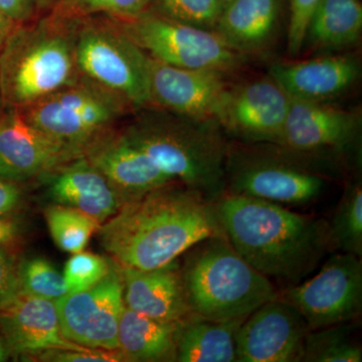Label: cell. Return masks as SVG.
<instances>
[{
	"label": "cell",
	"mask_w": 362,
	"mask_h": 362,
	"mask_svg": "<svg viewBox=\"0 0 362 362\" xmlns=\"http://www.w3.org/2000/svg\"><path fill=\"white\" fill-rule=\"evenodd\" d=\"M358 75V63L350 56L277 63L270 69V77L290 97L313 102H324L341 94Z\"/></svg>",
	"instance_id": "21"
},
{
	"label": "cell",
	"mask_w": 362,
	"mask_h": 362,
	"mask_svg": "<svg viewBox=\"0 0 362 362\" xmlns=\"http://www.w3.org/2000/svg\"><path fill=\"white\" fill-rule=\"evenodd\" d=\"M328 233L332 251L362 256V187L356 180L345 188L332 218Z\"/></svg>",
	"instance_id": "26"
},
{
	"label": "cell",
	"mask_w": 362,
	"mask_h": 362,
	"mask_svg": "<svg viewBox=\"0 0 362 362\" xmlns=\"http://www.w3.org/2000/svg\"><path fill=\"white\" fill-rule=\"evenodd\" d=\"M23 194L14 181L0 177V218L11 216L21 206Z\"/></svg>",
	"instance_id": "36"
},
{
	"label": "cell",
	"mask_w": 362,
	"mask_h": 362,
	"mask_svg": "<svg viewBox=\"0 0 362 362\" xmlns=\"http://www.w3.org/2000/svg\"><path fill=\"white\" fill-rule=\"evenodd\" d=\"M20 263L8 247H0V308L21 294Z\"/></svg>",
	"instance_id": "35"
},
{
	"label": "cell",
	"mask_w": 362,
	"mask_h": 362,
	"mask_svg": "<svg viewBox=\"0 0 362 362\" xmlns=\"http://www.w3.org/2000/svg\"><path fill=\"white\" fill-rule=\"evenodd\" d=\"M221 75L216 71L178 68L149 57L151 103L197 122L221 121L230 92Z\"/></svg>",
	"instance_id": "13"
},
{
	"label": "cell",
	"mask_w": 362,
	"mask_h": 362,
	"mask_svg": "<svg viewBox=\"0 0 362 362\" xmlns=\"http://www.w3.org/2000/svg\"><path fill=\"white\" fill-rule=\"evenodd\" d=\"M110 20L147 56L168 65L223 74L237 69L244 59V54L214 30L180 23L154 11Z\"/></svg>",
	"instance_id": "8"
},
{
	"label": "cell",
	"mask_w": 362,
	"mask_h": 362,
	"mask_svg": "<svg viewBox=\"0 0 362 362\" xmlns=\"http://www.w3.org/2000/svg\"><path fill=\"white\" fill-rule=\"evenodd\" d=\"M287 301L304 317L310 330L351 322L362 311V263L337 252L308 280L287 288Z\"/></svg>",
	"instance_id": "9"
},
{
	"label": "cell",
	"mask_w": 362,
	"mask_h": 362,
	"mask_svg": "<svg viewBox=\"0 0 362 362\" xmlns=\"http://www.w3.org/2000/svg\"><path fill=\"white\" fill-rule=\"evenodd\" d=\"M180 325L149 318L125 305L119 321V349L126 361H176Z\"/></svg>",
	"instance_id": "23"
},
{
	"label": "cell",
	"mask_w": 362,
	"mask_h": 362,
	"mask_svg": "<svg viewBox=\"0 0 362 362\" xmlns=\"http://www.w3.org/2000/svg\"><path fill=\"white\" fill-rule=\"evenodd\" d=\"M183 119L144 116L123 133L164 173L216 202L226 194L228 149L216 131Z\"/></svg>",
	"instance_id": "4"
},
{
	"label": "cell",
	"mask_w": 362,
	"mask_h": 362,
	"mask_svg": "<svg viewBox=\"0 0 362 362\" xmlns=\"http://www.w3.org/2000/svg\"><path fill=\"white\" fill-rule=\"evenodd\" d=\"M358 125L351 112L291 97L278 144L299 154L342 151L354 143Z\"/></svg>",
	"instance_id": "15"
},
{
	"label": "cell",
	"mask_w": 362,
	"mask_h": 362,
	"mask_svg": "<svg viewBox=\"0 0 362 362\" xmlns=\"http://www.w3.org/2000/svg\"><path fill=\"white\" fill-rule=\"evenodd\" d=\"M83 156L103 173L123 204L176 181L113 128L90 142Z\"/></svg>",
	"instance_id": "16"
},
{
	"label": "cell",
	"mask_w": 362,
	"mask_h": 362,
	"mask_svg": "<svg viewBox=\"0 0 362 362\" xmlns=\"http://www.w3.org/2000/svg\"><path fill=\"white\" fill-rule=\"evenodd\" d=\"M151 0H78L71 18L104 13L112 18H132L147 11Z\"/></svg>",
	"instance_id": "32"
},
{
	"label": "cell",
	"mask_w": 362,
	"mask_h": 362,
	"mask_svg": "<svg viewBox=\"0 0 362 362\" xmlns=\"http://www.w3.org/2000/svg\"><path fill=\"white\" fill-rule=\"evenodd\" d=\"M47 228L54 244L62 251L83 252L101 223L73 207L52 204L45 209Z\"/></svg>",
	"instance_id": "28"
},
{
	"label": "cell",
	"mask_w": 362,
	"mask_h": 362,
	"mask_svg": "<svg viewBox=\"0 0 362 362\" xmlns=\"http://www.w3.org/2000/svg\"><path fill=\"white\" fill-rule=\"evenodd\" d=\"M113 268L108 259L93 252H76L66 263L64 279L69 293L85 291L94 287Z\"/></svg>",
	"instance_id": "31"
},
{
	"label": "cell",
	"mask_w": 362,
	"mask_h": 362,
	"mask_svg": "<svg viewBox=\"0 0 362 362\" xmlns=\"http://www.w3.org/2000/svg\"><path fill=\"white\" fill-rule=\"evenodd\" d=\"M180 269L190 310L209 320H245L278 296L272 281L243 258L226 235H214L188 251Z\"/></svg>",
	"instance_id": "3"
},
{
	"label": "cell",
	"mask_w": 362,
	"mask_h": 362,
	"mask_svg": "<svg viewBox=\"0 0 362 362\" xmlns=\"http://www.w3.org/2000/svg\"><path fill=\"white\" fill-rule=\"evenodd\" d=\"M54 1H58V0H33L35 8L40 9L45 8V7L51 6Z\"/></svg>",
	"instance_id": "42"
},
{
	"label": "cell",
	"mask_w": 362,
	"mask_h": 362,
	"mask_svg": "<svg viewBox=\"0 0 362 362\" xmlns=\"http://www.w3.org/2000/svg\"><path fill=\"white\" fill-rule=\"evenodd\" d=\"M120 267V266H119ZM126 306L162 322L182 324L194 315L175 262L153 270L120 267Z\"/></svg>",
	"instance_id": "19"
},
{
	"label": "cell",
	"mask_w": 362,
	"mask_h": 362,
	"mask_svg": "<svg viewBox=\"0 0 362 362\" xmlns=\"http://www.w3.org/2000/svg\"><path fill=\"white\" fill-rule=\"evenodd\" d=\"M33 361L52 362H114L126 361L122 352L119 349L106 350L98 349H54L47 350L33 357Z\"/></svg>",
	"instance_id": "34"
},
{
	"label": "cell",
	"mask_w": 362,
	"mask_h": 362,
	"mask_svg": "<svg viewBox=\"0 0 362 362\" xmlns=\"http://www.w3.org/2000/svg\"><path fill=\"white\" fill-rule=\"evenodd\" d=\"M349 323L309 331L305 338L302 361H362L361 345L354 337V327Z\"/></svg>",
	"instance_id": "27"
},
{
	"label": "cell",
	"mask_w": 362,
	"mask_h": 362,
	"mask_svg": "<svg viewBox=\"0 0 362 362\" xmlns=\"http://www.w3.org/2000/svg\"><path fill=\"white\" fill-rule=\"evenodd\" d=\"M54 303L66 339L89 349H119V321L125 306L119 265L94 287L66 293Z\"/></svg>",
	"instance_id": "11"
},
{
	"label": "cell",
	"mask_w": 362,
	"mask_h": 362,
	"mask_svg": "<svg viewBox=\"0 0 362 362\" xmlns=\"http://www.w3.org/2000/svg\"><path fill=\"white\" fill-rule=\"evenodd\" d=\"M20 221L11 216L0 218V247H8L20 237Z\"/></svg>",
	"instance_id": "38"
},
{
	"label": "cell",
	"mask_w": 362,
	"mask_h": 362,
	"mask_svg": "<svg viewBox=\"0 0 362 362\" xmlns=\"http://www.w3.org/2000/svg\"><path fill=\"white\" fill-rule=\"evenodd\" d=\"M11 356V350H9L6 340H4V337H2L1 333H0V362L6 361Z\"/></svg>",
	"instance_id": "41"
},
{
	"label": "cell",
	"mask_w": 362,
	"mask_h": 362,
	"mask_svg": "<svg viewBox=\"0 0 362 362\" xmlns=\"http://www.w3.org/2000/svg\"><path fill=\"white\" fill-rule=\"evenodd\" d=\"M319 0H289L290 20L288 30V52L297 56L306 37L307 26Z\"/></svg>",
	"instance_id": "33"
},
{
	"label": "cell",
	"mask_w": 362,
	"mask_h": 362,
	"mask_svg": "<svg viewBox=\"0 0 362 362\" xmlns=\"http://www.w3.org/2000/svg\"><path fill=\"white\" fill-rule=\"evenodd\" d=\"M280 0H233L221 13L214 32L242 52L259 49L270 40Z\"/></svg>",
	"instance_id": "22"
},
{
	"label": "cell",
	"mask_w": 362,
	"mask_h": 362,
	"mask_svg": "<svg viewBox=\"0 0 362 362\" xmlns=\"http://www.w3.org/2000/svg\"><path fill=\"white\" fill-rule=\"evenodd\" d=\"M70 18L51 20L18 30L1 65L4 100L13 109L25 108L81 77Z\"/></svg>",
	"instance_id": "5"
},
{
	"label": "cell",
	"mask_w": 362,
	"mask_h": 362,
	"mask_svg": "<svg viewBox=\"0 0 362 362\" xmlns=\"http://www.w3.org/2000/svg\"><path fill=\"white\" fill-rule=\"evenodd\" d=\"M49 173L52 201L78 209L101 225L123 204L115 188L85 156L71 159Z\"/></svg>",
	"instance_id": "20"
},
{
	"label": "cell",
	"mask_w": 362,
	"mask_h": 362,
	"mask_svg": "<svg viewBox=\"0 0 362 362\" xmlns=\"http://www.w3.org/2000/svg\"><path fill=\"white\" fill-rule=\"evenodd\" d=\"M0 333L11 354L30 361L47 350H84L62 334L56 303L21 293L0 308Z\"/></svg>",
	"instance_id": "17"
},
{
	"label": "cell",
	"mask_w": 362,
	"mask_h": 362,
	"mask_svg": "<svg viewBox=\"0 0 362 362\" xmlns=\"http://www.w3.org/2000/svg\"><path fill=\"white\" fill-rule=\"evenodd\" d=\"M0 11L11 23H23L32 18L35 6L33 0H0Z\"/></svg>",
	"instance_id": "37"
},
{
	"label": "cell",
	"mask_w": 362,
	"mask_h": 362,
	"mask_svg": "<svg viewBox=\"0 0 362 362\" xmlns=\"http://www.w3.org/2000/svg\"><path fill=\"white\" fill-rule=\"evenodd\" d=\"M78 156L28 122L18 109L0 116V177L30 180Z\"/></svg>",
	"instance_id": "14"
},
{
	"label": "cell",
	"mask_w": 362,
	"mask_h": 362,
	"mask_svg": "<svg viewBox=\"0 0 362 362\" xmlns=\"http://www.w3.org/2000/svg\"><path fill=\"white\" fill-rule=\"evenodd\" d=\"M81 75L116 93L133 107L151 103L149 57L111 20L74 25Z\"/></svg>",
	"instance_id": "7"
},
{
	"label": "cell",
	"mask_w": 362,
	"mask_h": 362,
	"mask_svg": "<svg viewBox=\"0 0 362 362\" xmlns=\"http://www.w3.org/2000/svg\"><path fill=\"white\" fill-rule=\"evenodd\" d=\"M221 1H223V6H226V4H230V2L233 1V0H221ZM223 8H225V7H223Z\"/></svg>",
	"instance_id": "43"
},
{
	"label": "cell",
	"mask_w": 362,
	"mask_h": 362,
	"mask_svg": "<svg viewBox=\"0 0 362 362\" xmlns=\"http://www.w3.org/2000/svg\"><path fill=\"white\" fill-rule=\"evenodd\" d=\"M309 331L301 313L278 295L252 312L240 326L235 337L237 361H302Z\"/></svg>",
	"instance_id": "12"
},
{
	"label": "cell",
	"mask_w": 362,
	"mask_h": 362,
	"mask_svg": "<svg viewBox=\"0 0 362 362\" xmlns=\"http://www.w3.org/2000/svg\"><path fill=\"white\" fill-rule=\"evenodd\" d=\"M216 206L223 232L235 251L286 289L304 281L332 251L328 223L322 218L226 192Z\"/></svg>",
	"instance_id": "2"
},
{
	"label": "cell",
	"mask_w": 362,
	"mask_h": 362,
	"mask_svg": "<svg viewBox=\"0 0 362 362\" xmlns=\"http://www.w3.org/2000/svg\"><path fill=\"white\" fill-rule=\"evenodd\" d=\"M326 180L295 162L254 154L226 159V194L245 195L290 206H306L322 195Z\"/></svg>",
	"instance_id": "10"
},
{
	"label": "cell",
	"mask_w": 362,
	"mask_h": 362,
	"mask_svg": "<svg viewBox=\"0 0 362 362\" xmlns=\"http://www.w3.org/2000/svg\"><path fill=\"white\" fill-rule=\"evenodd\" d=\"M11 21L7 20L6 16L0 11V40L6 37L7 33H8L9 28H11Z\"/></svg>",
	"instance_id": "40"
},
{
	"label": "cell",
	"mask_w": 362,
	"mask_h": 362,
	"mask_svg": "<svg viewBox=\"0 0 362 362\" xmlns=\"http://www.w3.org/2000/svg\"><path fill=\"white\" fill-rule=\"evenodd\" d=\"M290 100L273 78L255 81L228 92L221 122L247 139L278 143Z\"/></svg>",
	"instance_id": "18"
},
{
	"label": "cell",
	"mask_w": 362,
	"mask_h": 362,
	"mask_svg": "<svg viewBox=\"0 0 362 362\" xmlns=\"http://www.w3.org/2000/svg\"><path fill=\"white\" fill-rule=\"evenodd\" d=\"M125 99L81 75L75 82L18 110L78 156L132 109Z\"/></svg>",
	"instance_id": "6"
},
{
	"label": "cell",
	"mask_w": 362,
	"mask_h": 362,
	"mask_svg": "<svg viewBox=\"0 0 362 362\" xmlns=\"http://www.w3.org/2000/svg\"><path fill=\"white\" fill-rule=\"evenodd\" d=\"M361 30L359 0H319L309 20L305 40L323 49H337L356 42Z\"/></svg>",
	"instance_id": "25"
},
{
	"label": "cell",
	"mask_w": 362,
	"mask_h": 362,
	"mask_svg": "<svg viewBox=\"0 0 362 362\" xmlns=\"http://www.w3.org/2000/svg\"><path fill=\"white\" fill-rule=\"evenodd\" d=\"M244 321H216L192 315L178 327L176 361H237L235 337Z\"/></svg>",
	"instance_id": "24"
},
{
	"label": "cell",
	"mask_w": 362,
	"mask_h": 362,
	"mask_svg": "<svg viewBox=\"0 0 362 362\" xmlns=\"http://www.w3.org/2000/svg\"><path fill=\"white\" fill-rule=\"evenodd\" d=\"M21 293L56 301L68 292L63 274L42 257L25 259L18 267Z\"/></svg>",
	"instance_id": "29"
},
{
	"label": "cell",
	"mask_w": 362,
	"mask_h": 362,
	"mask_svg": "<svg viewBox=\"0 0 362 362\" xmlns=\"http://www.w3.org/2000/svg\"><path fill=\"white\" fill-rule=\"evenodd\" d=\"M98 233L119 266L137 270L168 265L202 240L226 235L216 202L178 181L125 202Z\"/></svg>",
	"instance_id": "1"
},
{
	"label": "cell",
	"mask_w": 362,
	"mask_h": 362,
	"mask_svg": "<svg viewBox=\"0 0 362 362\" xmlns=\"http://www.w3.org/2000/svg\"><path fill=\"white\" fill-rule=\"evenodd\" d=\"M78 2V0H58L54 16L59 18H71Z\"/></svg>",
	"instance_id": "39"
},
{
	"label": "cell",
	"mask_w": 362,
	"mask_h": 362,
	"mask_svg": "<svg viewBox=\"0 0 362 362\" xmlns=\"http://www.w3.org/2000/svg\"><path fill=\"white\" fill-rule=\"evenodd\" d=\"M154 11L187 25L214 30L223 11L221 0H151Z\"/></svg>",
	"instance_id": "30"
}]
</instances>
